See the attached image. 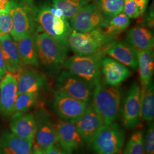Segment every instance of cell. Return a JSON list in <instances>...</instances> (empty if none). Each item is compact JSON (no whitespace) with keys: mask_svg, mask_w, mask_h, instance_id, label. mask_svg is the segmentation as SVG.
Segmentation results:
<instances>
[{"mask_svg":"<svg viewBox=\"0 0 154 154\" xmlns=\"http://www.w3.org/2000/svg\"><path fill=\"white\" fill-rule=\"evenodd\" d=\"M10 0H0V12L9 11Z\"/></svg>","mask_w":154,"mask_h":154,"instance_id":"74e56055","label":"cell"},{"mask_svg":"<svg viewBox=\"0 0 154 154\" xmlns=\"http://www.w3.org/2000/svg\"><path fill=\"white\" fill-rule=\"evenodd\" d=\"M141 106V87L135 81L131 84L127 93L122 109V122L123 127L131 130L140 122Z\"/></svg>","mask_w":154,"mask_h":154,"instance_id":"9c48e42d","label":"cell"},{"mask_svg":"<svg viewBox=\"0 0 154 154\" xmlns=\"http://www.w3.org/2000/svg\"><path fill=\"white\" fill-rule=\"evenodd\" d=\"M33 142L12 132L5 131L0 135V154H30Z\"/></svg>","mask_w":154,"mask_h":154,"instance_id":"ffe728a7","label":"cell"},{"mask_svg":"<svg viewBox=\"0 0 154 154\" xmlns=\"http://www.w3.org/2000/svg\"><path fill=\"white\" fill-rule=\"evenodd\" d=\"M125 141V132L116 122L104 125L93 137L88 144L97 154H117Z\"/></svg>","mask_w":154,"mask_h":154,"instance_id":"8992f818","label":"cell"},{"mask_svg":"<svg viewBox=\"0 0 154 154\" xmlns=\"http://www.w3.org/2000/svg\"><path fill=\"white\" fill-rule=\"evenodd\" d=\"M126 42L137 50L149 49L154 47V34L150 30L137 26L129 29L126 33Z\"/></svg>","mask_w":154,"mask_h":154,"instance_id":"7402d4cb","label":"cell"},{"mask_svg":"<svg viewBox=\"0 0 154 154\" xmlns=\"http://www.w3.org/2000/svg\"><path fill=\"white\" fill-rule=\"evenodd\" d=\"M123 11L129 18H137L140 17L138 6L134 0H125Z\"/></svg>","mask_w":154,"mask_h":154,"instance_id":"d6a6232c","label":"cell"},{"mask_svg":"<svg viewBox=\"0 0 154 154\" xmlns=\"http://www.w3.org/2000/svg\"><path fill=\"white\" fill-rule=\"evenodd\" d=\"M118 154H122L121 151H120V153H119V152H118Z\"/></svg>","mask_w":154,"mask_h":154,"instance_id":"60d3db41","label":"cell"},{"mask_svg":"<svg viewBox=\"0 0 154 154\" xmlns=\"http://www.w3.org/2000/svg\"><path fill=\"white\" fill-rule=\"evenodd\" d=\"M83 140L88 143L99 129L105 125L102 117L88 105L82 116L72 122Z\"/></svg>","mask_w":154,"mask_h":154,"instance_id":"9a60e30c","label":"cell"},{"mask_svg":"<svg viewBox=\"0 0 154 154\" xmlns=\"http://www.w3.org/2000/svg\"><path fill=\"white\" fill-rule=\"evenodd\" d=\"M146 26H148L149 28H154V11H150L149 12V14H147V17L146 18Z\"/></svg>","mask_w":154,"mask_h":154,"instance_id":"8d00e7d4","label":"cell"},{"mask_svg":"<svg viewBox=\"0 0 154 154\" xmlns=\"http://www.w3.org/2000/svg\"><path fill=\"white\" fill-rule=\"evenodd\" d=\"M146 154H154V126L152 122H148V127L144 138Z\"/></svg>","mask_w":154,"mask_h":154,"instance_id":"4dcf8cb0","label":"cell"},{"mask_svg":"<svg viewBox=\"0 0 154 154\" xmlns=\"http://www.w3.org/2000/svg\"><path fill=\"white\" fill-rule=\"evenodd\" d=\"M130 25V18L123 12H122L107 21L103 30L107 35L116 38L117 35L126 30Z\"/></svg>","mask_w":154,"mask_h":154,"instance_id":"83f0119b","label":"cell"},{"mask_svg":"<svg viewBox=\"0 0 154 154\" xmlns=\"http://www.w3.org/2000/svg\"><path fill=\"white\" fill-rule=\"evenodd\" d=\"M123 154H146L142 131L138 130L132 134L127 144Z\"/></svg>","mask_w":154,"mask_h":154,"instance_id":"f546056e","label":"cell"},{"mask_svg":"<svg viewBox=\"0 0 154 154\" xmlns=\"http://www.w3.org/2000/svg\"><path fill=\"white\" fill-rule=\"evenodd\" d=\"M40 154V152H38V151H37V150H35V149H32V152H31V154Z\"/></svg>","mask_w":154,"mask_h":154,"instance_id":"ab89813d","label":"cell"},{"mask_svg":"<svg viewBox=\"0 0 154 154\" xmlns=\"http://www.w3.org/2000/svg\"><path fill=\"white\" fill-rule=\"evenodd\" d=\"M91 0H51L53 7L62 11L66 19L70 20L72 17L84 6L88 4Z\"/></svg>","mask_w":154,"mask_h":154,"instance_id":"4316f807","label":"cell"},{"mask_svg":"<svg viewBox=\"0 0 154 154\" xmlns=\"http://www.w3.org/2000/svg\"><path fill=\"white\" fill-rule=\"evenodd\" d=\"M17 45L23 66L38 67L39 63L34 34L20 39L17 42Z\"/></svg>","mask_w":154,"mask_h":154,"instance_id":"cb8c5ba5","label":"cell"},{"mask_svg":"<svg viewBox=\"0 0 154 154\" xmlns=\"http://www.w3.org/2000/svg\"><path fill=\"white\" fill-rule=\"evenodd\" d=\"M17 97V77L7 72L0 83V111L4 116L14 113Z\"/></svg>","mask_w":154,"mask_h":154,"instance_id":"ac0fdd59","label":"cell"},{"mask_svg":"<svg viewBox=\"0 0 154 154\" xmlns=\"http://www.w3.org/2000/svg\"><path fill=\"white\" fill-rule=\"evenodd\" d=\"M122 93L118 87L97 83L94 88L92 96L94 110L102 117L105 125L116 121L120 113Z\"/></svg>","mask_w":154,"mask_h":154,"instance_id":"7a4b0ae2","label":"cell"},{"mask_svg":"<svg viewBox=\"0 0 154 154\" xmlns=\"http://www.w3.org/2000/svg\"><path fill=\"white\" fill-rule=\"evenodd\" d=\"M115 39L106 34L102 28L87 32L72 30L68 39V46L75 54L91 55L106 51Z\"/></svg>","mask_w":154,"mask_h":154,"instance_id":"3957f363","label":"cell"},{"mask_svg":"<svg viewBox=\"0 0 154 154\" xmlns=\"http://www.w3.org/2000/svg\"><path fill=\"white\" fill-rule=\"evenodd\" d=\"M137 5L140 13V16H142L146 11L149 0H134Z\"/></svg>","mask_w":154,"mask_h":154,"instance_id":"e575fe53","label":"cell"},{"mask_svg":"<svg viewBox=\"0 0 154 154\" xmlns=\"http://www.w3.org/2000/svg\"><path fill=\"white\" fill-rule=\"evenodd\" d=\"M88 103L72 98L58 90L54 91V108L62 119L73 122L82 116Z\"/></svg>","mask_w":154,"mask_h":154,"instance_id":"7c38bea8","label":"cell"},{"mask_svg":"<svg viewBox=\"0 0 154 154\" xmlns=\"http://www.w3.org/2000/svg\"><path fill=\"white\" fill-rule=\"evenodd\" d=\"M105 54L106 51L91 55L75 54L66 59L63 67L95 86L100 82L101 63Z\"/></svg>","mask_w":154,"mask_h":154,"instance_id":"277c9868","label":"cell"},{"mask_svg":"<svg viewBox=\"0 0 154 154\" xmlns=\"http://www.w3.org/2000/svg\"><path fill=\"white\" fill-rule=\"evenodd\" d=\"M0 46L5 61L7 72L17 77L23 65L15 42L9 34L0 36Z\"/></svg>","mask_w":154,"mask_h":154,"instance_id":"e0dca14e","label":"cell"},{"mask_svg":"<svg viewBox=\"0 0 154 154\" xmlns=\"http://www.w3.org/2000/svg\"><path fill=\"white\" fill-rule=\"evenodd\" d=\"M138 67L142 88H145L152 80L154 72L153 48L137 50Z\"/></svg>","mask_w":154,"mask_h":154,"instance_id":"603a6c76","label":"cell"},{"mask_svg":"<svg viewBox=\"0 0 154 154\" xmlns=\"http://www.w3.org/2000/svg\"><path fill=\"white\" fill-rule=\"evenodd\" d=\"M55 79L57 90L72 98L88 103L92 98L94 86L68 70L60 72Z\"/></svg>","mask_w":154,"mask_h":154,"instance_id":"ba28073f","label":"cell"},{"mask_svg":"<svg viewBox=\"0 0 154 154\" xmlns=\"http://www.w3.org/2000/svg\"><path fill=\"white\" fill-rule=\"evenodd\" d=\"M34 18L35 22L45 33L69 48L68 39L72 30L67 19L54 16L50 11L48 4L34 8Z\"/></svg>","mask_w":154,"mask_h":154,"instance_id":"5b68a950","label":"cell"},{"mask_svg":"<svg viewBox=\"0 0 154 154\" xmlns=\"http://www.w3.org/2000/svg\"><path fill=\"white\" fill-rule=\"evenodd\" d=\"M94 4L99 9L106 21L123 11L125 0H94Z\"/></svg>","mask_w":154,"mask_h":154,"instance_id":"484cf974","label":"cell"},{"mask_svg":"<svg viewBox=\"0 0 154 154\" xmlns=\"http://www.w3.org/2000/svg\"><path fill=\"white\" fill-rule=\"evenodd\" d=\"M41 154H73L72 153H69L63 149L62 148H60L57 146H53L50 148L48 149Z\"/></svg>","mask_w":154,"mask_h":154,"instance_id":"836d02e7","label":"cell"},{"mask_svg":"<svg viewBox=\"0 0 154 154\" xmlns=\"http://www.w3.org/2000/svg\"><path fill=\"white\" fill-rule=\"evenodd\" d=\"M6 73H7V70L6 68L5 61H4L2 53V50L0 46V81L5 75Z\"/></svg>","mask_w":154,"mask_h":154,"instance_id":"d590c367","label":"cell"},{"mask_svg":"<svg viewBox=\"0 0 154 154\" xmlns=\"http://www.w3.org/2000/svg\"><path fill=\"white\" fill-rule=\"evenodd\" d=\"M17 95L24 93H38L48 85L44 74L31 66H25L17 77Z\"/></svg>","mask_w":154,"mask_h":154,"instance_id":"5bb4252c","label":"cell"},{"mask_svg":"<svg viewBox=\"0 0 154 154\" xmlns=\"http://www.w3.org/2000/svg\"><path fill=\"white\" fill-rule=\"evenodd\" d=\"M140 118L146 121L152 122L154 118V86L153 81L141 88Z\"/></svg>","mask_w":154,"mask_h":154,"instance_id":"d4e9b609","label":"cell"},{"mask_svg":"<svg viewBox=\"0 0 154 154\" xmlns=\"http://www.w3.org/2000/svg\"><path fill=\"white\" fill-rule=\"evenodd\" d=\"M107 21L94 4H88L81 8L70 18L72 30L87 32L104 27Z\"/></svg>","mask_w":154,"mask_h":154,"instance_id":"8fae6325","label":"cell"},{"mask_svg":"<svg viewBox=\"0 0 154 154\" xmlns=\"http://www.w3.org/2000/svg\"><path fill=\"white\" fill-rule=\"evenodd\" d=\"M13 29V21L9 11L0 12V36L9 34Z\"/></svg>","mask_w":154,"mask_h":154,"instance_id":"1f68e13d","label":"cell"},{"mask_svg":"<svg viewBox=\"0 0 154 154\" xmlns=\"http://www.w3.org/2000/svg\"><path fill=\"white\" fill-rule=\"evenodd\" d=\"M38 95V93H24L17 95L14 112H26L37 103Z\"/></svg>","mask_w":154,"mask_h":154,"instance_id":"f1b7e54d","label":"cell"},{"mask_svg":"<svg viewBox=\"0 0 154 154\" xmlns=\"http://www.w3.org/2000/svg\"><path fill=\"white\" fill-rule=\"evenodd\" d=\"M106 54L128 67L138 68L137 50L127 42L114 40L106 48Z\"/></svg>","mask_w":154,"mask_h":154,"instance_id":"d6986e66","label":"cell"},{"mask_svg":"<svg viewBox=\"0 0 154 154\" xmlns=\"http://www.w3.org/2000/svg\"><path fill=\"white\" fill-rule=\"evenodd\" d=\"M10 128L17 136L33 141L36 132L34 116L26 112H14L11 116Z\"/></svg>","mask_w":154,"mask_h":154,"instance_id":"44dd1931","label":"cell"},{"mask_svg":"<svg viewBox=\"0 0 154 154\" xmlns=\"http://www.w3.org/2000/svg\"><path fill=\"white\" fill-rule=\"evenodd\" d=\"M9 13L13 21L11 36L15 42L34 33L36 29L34 9L29 8L22 1L10 0Z\"/></svg>","mask_w":154,"mask_h":154,"instance_id":"52a82bcc","label":"cell"},{"mask_svg":"<svg viewBox=\"0 0 154 154\" xmlns=\"http://www.w3.org/2000/svg\"><path fill=\"white\" fill-rule=\"evenodd\" d=\"M101 72L106 85L113 87H118L132 74L127 66L106 56L102 60Z\"/></svg>","mask_w":154,"mask_h":154,"instance_id":"2e32d148","label":"cell"},{"mask_svg":"<svg viewBox=\"0 0 154 154\" xmlns=\"http://www.w3.org/2000/svg\"><path fill=\"white\" fill-rule=\"evenodd\" d=\"M23 4L31 9H34V0H21Z\"/></svg>","mask_w":154,"mask_h":154,"instance_id":"f35d334b","label":"cell"},{"mask_svg":"<svg viewBox=\"0 0 154 154\" xmlns=\"http://www.w3.org/2000/svg\"><path fill=\"white\" fill-rule=\"evenodd\" d=\"M54 125L58 142L62 149L72 153L80 148L83 143L82 138L72 122L61 119Z\"/></svg>","mask_w":154,"mask_h":154,"instance_id":"4fadbf2b","label":"cell"},{"mask_svg":"<svg viewBox=\"0 0 154 154\" xmlns=\"http://www.w3.org/2000/svg\"><path fill=\"white\" fill-rule=\"evenodd\" d=\"M35 119L36 132L33 140V149L41 154L58 142L57 135L54 125L48 113L43 111H39Z\"/></svg>","mask_w":154,"mask_h":154,"instance_id":"30bf717a","label":"cell"},{"mask_svg":"<svg viewBox=\"0 0 154 154\" xmlns=\"http://www.w3.org/2000/svg\"><path fill=\"white\" fill-rule=\"evenodd\" d=\"M34 36L39 64L50 75H57L63 67L69 48L50 37L38 26Z\"/></svg>","mask_w":154,"mask_h":154,"instance_id":"6da1fadb","label":"cell"}]
</instances>
